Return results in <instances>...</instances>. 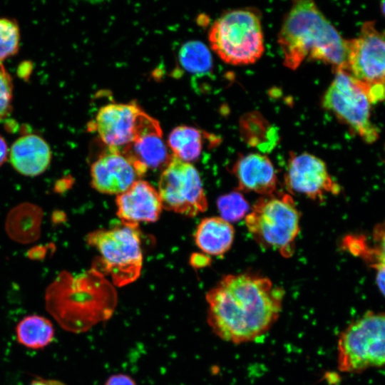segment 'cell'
<instances>
[{"mask_svg": "<svg viewBox=\"0 0 385 385\" xmlns=\"http://www.w3.org/2000/svg\"><path fill=\"white\" fill-rule=\"evenodd\" d=\"M284 291L267 277L227 274L209 290L207 322L225 342L240 344L265 335L277 321Z\"/></svg>", "mask_w": 385, "mask_h": 385, "instance_id": "cell-1", "label": "cell"}, {"mask_svg": "<svg viewBox=\"0 0 385 385\" xmlns=\"http://www.w3.org/2000/svg\"><path fill=\"white\" fill-rule=\"evenodd\" d=\"M278 43L288 68L314 60L330 65L335 71L346 69V40L312 1L293 3L282 24Z\"/></svg>", "mask_w": 385, "mask_h": 385, "instance_id": "cell-2", "label": "cell"}, {"mask_svg": "<svg viewBox=\"0 0 385 385\" xmlns=\"http://www.w3.org/2000/svg\"><path fill=\"white\" fill-rule=\"evenodd\" d=\"M47 309L59 324L73 333L88 331L109 319L117 297L113 288L103 280L73 278L61 273L46 292Z\"/></svg>", "mask_w": 385, "mask_h": 385, "instance_id": "cell-3", "label": "cell"}, {"mask_svg": "<svg viewBox=\"0 0 385 385\" xmlns=\"http://www.w3.org/2000/svg\"><path fill=\"white\" fill-rule=\"evenodd\" d=\"M212 49L225 63L248 65L256 62L265 49L261 21L256 11L247 9L224 13L209 31Z\"/></svg>", "mask_w": 385, "mask_h": 385, "instance_id": "cell-4", "label": "cell"}, {"mask_svg": "<svg viewBox=\"0 0 385 385\" xmlns=\"http://www.w3.org/2000/svg\"><path fill=\"white\" fill-rule=\"evenodd\" d=\"M300 215L289 194L260 198L245 217V225L258 244L290 257L299 232Z\"/></svg>", "mask_w": 385, "mask_h": 385, "instance_id": "cell-5", "label": "cell"}, {"mask_svg": "<svg viewBox=\"0 0 385 385\" xmlns=\"http://www.w3.org/2000/svg\"><path fill=\"white\" fill-rule=\"evenodd\" d=\"M337 362L346 373L385 365V312L366 313L340 334Z\"/></svg>", "mask_w": 385, "mask_h": 385, "instance_id": "cell-6", "label": "cell"}, {"mask_svg": "<svg viewBox=\"0 0 385 385\" xmlns=\"http://www.w3.org/2000/svg\"><path fill=\"white\" fill-rule=\"evenodd\" d=\"M347 71L365 89L371 103L385 100V35L372 21L365 22L359 35L346 40Z\"/></svg>", "mask_w": 385, "mask_h": 385, "instance_id": "cell-7", "label": "cell"}, {"mask_svg": "<svg viewBox=\"0 0 385 385\" xmlns=\"http://www.w3.org/2000/svg\"><path fill=\"white\" fill-rule=\"evenodd\" d=\"M87 242L100 253L103 270L111 275L115 285H127L138 278L143 255L135 227L123 225L98 230L88 235Z\"/></svg>", "mask_w": 385, "mask_h": 385, "instance_id": "cell-8", "label": "cell"}, {"mask_svg": "<svg viewBox=\"0 0 385 385\" xmlns=\"http://www.w3.org/2000/svg\"><path fill=\"white\" fill-rule=\"evenodd\" d=\"M324 108L347 125L366 143L379 138L371 120V102L364 87L347 71L338 70L322 101Z\"/></svg>", "mask_w": 385, "mask_h": 385, "instance_id": "cell-9", "label": "cell"}, {"mask_svg": "<svg viewBox=\"0 0 385 385\" xmlns=\"http://www.w3.org/2000/svg\"><path fill=\"white\" fill-rule=\"evenodd\" d=\"M158 192L163 208L170 211L193 217L207 207L197 169L173 154L160 175Z\"/></svg>", "mask_w": 385, "mask_h": 385, "instance_id": "cell-10", "label": "cell"}, {"mask_svg": "<svg viewBox=\"0 0 385 385\" xmlns=\"http://www.w3.org/2000/svg\"><path fill=\"white\" fill-rule=\"evenodd\" d=\"M88 127L109 148L119 150L147 132L161 130L158 120L135 103L103 106Z\"/></svg>", "mask_w": 385, "mask_h": 385, "instance_id": "cell-11", "label": "cell"}, {"mask_svg": "<svg viewBox=\"0 0 385 385\" xmlns=\"http://www.w3.org/2000/svg\"><path fill=\"white\" fill-rule=\"evenodd\" d=\"M285 183L290 191L312 200H322L324 194H337L340 190L329 174L325 163L308 153L290 155Z\"/></svg>", "mask_w": 385, "mask_h": 385, "instance_id": "cell-12", "label": "cell"}, {"mask_svg": "<svg viewBox=\"0 0 385 385\" xmlns=\"http://www.w3.org/2000/svg\"><path fill=\"white\" fill-rule=\"evenodd\" d=\"M145 173L120 150L108 148L91 165V184L100 192L119 195Z\"/></svg>", "mask_w": 385, "mask_h": 385, "instance_id": "cell-13", "label": "cell"}, {"mask_svg": "<svg viewBox=\"0 0 385 385\" xmlns=\"http://www.w3.org/2000/svg\"><path fill=\"white\" fill-rule=\"evenodd\" d=\"M115 202L117 215L123 225L135 228L140 222L158 220L163 208L158 190L143 180L118 195Z\"/></svg>", "mask_w": 385, "mask_h": 385, "instance_id": "cell-14", "label": "cell"}, {"mask_svg": "<svg viewBox=\"0 0 385 385\" xmlns=\"http://www.w3.org/2000/svg\"><path fill=\"white\" fill-rule=\"evenodd\" d=\"M238 183V190L254 192L264 196L273 195L277 184L275 169L263 154L241 155L232 168Z\"/></svg>", "mask_w": 385, "mask_h": 385, "instance_id": "cell-15", "label": "cell"}, {"mask_svg": "<svg viewBox=\"0 0 385 385\" xmlns=\"http://www.w3.org/2000/svg\"><path fill=\"white\" fill-rule=\"evenodd\" d=\"M9 160L18 173L24 176L34 177L48 168L51 160V151L43 138L35 134H27L13 143Z\"/></svg>", "mask_w": 385, "mask_h": 385, "instance_id": "cell-16", "label": "cell"}, {"mask_svg": "<svg viewBox=\"0 0 385 385\" xmlns=\"http://www.w3.org/2000/svg\"><path fill=\"white\" fill-rule=\"evenodd\" d=\"M120 150L145 173L148 169L165 168L172 156L163 139L162 130L147 132Z\"/></svg>", "mask_w": 385, "mask_h": 385, "instance_id": "cell-17", "label": "cell"}, {"mask_svg": "<svg viewBox=\"0 0 385 385\" xmlns=\"http://www.w3.org/2000/svg\"><path fill=\"white\" fill-rule=\"evenodd\" d=\"M43 211L40 207L24 202L14 207L6 220V231L9 237L19 243L35 242L41 235Z\"/></svg>", "mask_w": 385, "mask_h": 385, "instance_id": "cell-18", "label": "cell"}, {"mask_svg": "<svg viewBox=\"0 0 385 385\" xmlns=\"http://www.w3.org/2000/svg\"><path fill=\"white\" fill-rule=\"evenodd\" d=\"M232 225L218 217L203 219L195 232V242L204 252L210 255H222L227 252L234 240Z\"/></svg>", "mask_w": 385, "mask_h": 385, "instance_id": "cell-19", "label": "cell"}, {"mask_svg": "<svg viewBox=\"0 0 385 385\" xmlns=\"http://www.w3.org/2000/svg\"><path fill=\"white\" fill-rule=\"evenodd\" d=\"M16 335L18 342L25 347L42 349L52 342L54 328L52 323L43 316L28 315L18 323Z\"/></svg>", "mask_w": 385, "mask_h": 385, "instance_id": "cell-20", "label": "cell"}, {"mask_svg": "<svg viewBox=\"0 0 385 385\" xmlns=\"http://www.w3.org/2000/svg\"><path fill=\"white\" fill-rule=\"evenodd\" d=\"M202 138L200 130L189 125H179L169 134L168 144L173 155L191 163L197 160L202 153Z\"/></svg>", "mask_w": 385, "mask_h": 385, "instance_id": "cell-21", "label": "cell"}, {"mask_svg": "<svg viewBox=\"0 0 385 385\" xmlns=\"http://www.w3.org/2000/svg\"><path fill=\"white\" fill-rule=\"evenodd\" d=\"M179 60L183 67L192 73H206L212 65L209 49L199 41H190L184 43L179 51Z\"/></svg>", "mask_w": 385, "mask_h": 385, "instance_id": "cell-22", "label": "cell"}, {"mask_svg": "<svg viewBox=\"0 0 385 385\" xmlns=\"http://www.w3.org/2000/svg\"><path fill=\"white\" fill-rule=\"evenodd\" d=\"M374 241V247L369 248L364 245L361 240L354 239L350 251L354 254L358 252L370 260L371 267L376 265H385V222L375 229Z\"/></svg>", "mask_w": 385, "mask_h": 385, "instance_id": "cell-23", "label": "cell"}, {"mask_svg": "<svg viewBox=\"0 0 385 385\" xmlns=\"http://www.w3.org/2000/svg\"><path fill=\"white\" fill-rule=\"evenodd\" d=\"M221 218L228 222H237L247 216L249 204L239 192H231L220 196L217 201Z\"/></svg>", "mask_w": 385, "mask_h": 385, "instance_id": "cell-24", "label": "cell"}, {"mask_svg": "<svg viewBox=\"0 0 385 385\" xmlns=\"http://www.w3.org/2000/svg\"><path fill=\"white\" fill-rule=\"evenodd\" d=\"M19 41L17 23L10 19L0 18V63L18 52Z\"/></svg>", "mask_w": 385, "mask_h": 385, "instance_id": "cell-25", "label": "cell"}, {"mask_svg": "<svg viewBox=\"0 0 385 385\" xmlns=\"http://www.w3.org/2000/svg\"><path fill=\"white\" fill-rule=\"evenodd\" d=\"M13 97L12 80L4 66L0 63V120L11 111Z\"/></svg>", "mask_w": 385, "mask_h": 385, "instance_id": "cell-26", "label": "cell"}, {"mask_svg": "<svg viewBox=\"0 0 385 385\" xmlns=\"http://www.w3.org/2000/svg\"><path fill=\"white\" fill-rule=\"evenodd\" d=\"M105 385H136V384L130 376L118 374L110 376Z\"/></svg>", "mask_w": 385, "mask_h": 385, "instance_id": "cell-27", "label": "cell"}, {"mask_svg": "<svg viewBox=\"0 0 385 385\" xmlns=\"http://www.w3.org/2000/svg\"><path fill=\"white\" fill-rule=\"evenodd\" d=\"M376 270V281L377 286L385 297V265L372 266Z\"/></svg>", "mask_w": 385, "mask_h": 385, "instance_id": "cell-28", "label": "cell"}, {"mask_svg": "<svg viewBox=\"0 0 385 385\" xmlns=\"http://www.w3.org/2000/svg\"><path fill=\"white\" fill-rule=\"evenodd\" d=\"M46 253V247L38 246L31 249L28 252V256L33 260H41L45 257Z\"/></svg>", "mask_w": 385, "mask_h": 385, "instance_id": "cell-29", "label": "cell"}, {"mask_svg": "<svg viewBox=\"0 0 385 385\" xmlns=\"http://www.w3.org/2000/svg\"><path fill=\"white\" fill-rule=\"evenodd\" d=\"M29 385H66L64 383L55 379L38 378L33 380Z\"/></svg>", "mask_w": 385, "mask_h": 385, "instance_id": "cell-30", "label": "cell"}, {"mask_svg": "<svg viewBox=\"0 0 385 385\" xmlns=\"http://www.w3.org/2000/svg\"><path fill=\"white\" fill-rule=\"evenodd\" d=\"M8 156V147L6 142L0 135V166L6 161Z\"/></svg>", "mask_w": 385, "mask_h": 385, "instance_id": "cell-31", "label": "cell"}, {"mask_svg": "<svg viewBox=\"0 0 385 385\" xmlns=\"http://www.w3.org/2000/svg\"><path fill=\"white\" fill-rule=\"evenodd\" d=\"M380 9L383 16H385V1L380 3Z\"/></svg>", "mask_w": 385, "mask_h": 385, "instance_id": "cell-32", "label": "cell"}]
</instances>
